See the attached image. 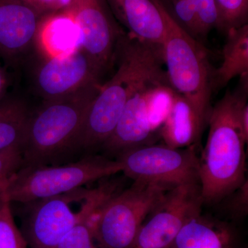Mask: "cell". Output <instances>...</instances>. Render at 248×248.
Here are the masks:
<instances>
[{"label":"cell","mask_w":248,"mask_h":248,"mask_svg":"<svg viewBox=\"0 0 248 248\" xmlns=\"http://www.w3.org/2000/svg\"><path fill=\"white\" fill-rule=\"evenodd\" d=\"M207 125L187 101L175 92L169 115L160 130V138L171 148H198Z\"/></svg>","instance_id":"obj_16"},{"label":"cell","mask_w":248,"mask_h":248,"mask_svg":"<svg viewBox=\"0 0 248 248\" xmlns=\"http://www.w3.org/2000/svg\"><path fill=\"white\" fill-rule=\"evenodd\" d=\"M44 16L23 0H0V60L17 70L39 52Z\"/></svg>","instance_id":"obj_12"},{"label":"cell","mask_w":248,"mask_h":248,"mask_svg":"<svg viewBox=\"0 0 248 248\" xmlns=\"http://www.w3.org/2000/svg\"><path fill=\"white\" fill-rule=\"evenodd\" d=\"M97 213L73 227L56 248H97L93 232L94 218Z\"/></svg>","instance_id":"obj_22"},{"label":"cell","mask_w":248,"mask_h":248,"mask_svg":"<svg viewBox=\"0 0 248 248\" xmlns=\"http://www.w3.org/2000/svg\"><path fill=\"white\" fill-rule=\"evenodd\" d=\"M174 21L192 37L198 40L195 0H160Z\"/></svg>","instance_id":"obj_20"},{"label":"cell","mask_w":248,"mask_h":248,"mask_svg":"<svg viewBox=\"0 0 248 248\" xmlns=\"http://www.w3.org/2000/svg\"><path fill=\"white\" fill-rule=\"evenodd\" d=\"M223 212L235 223L244 219L248 214V179L239 187L222 199Z\"/></svg>","instance_id":"obj_24"},{"label":"cell","mask_w":248,"mask_h":248,"mask_svg":"<svg viewBox=\"0 0 248 248\" xmlns=\"http://www.w3.org/2000/svg\"><path fill=\"white\" fill-rule=\"evenodd\" d=\"M36 59L31 75L34 94L43 101L66 97L91 86L102 85L104 73L82 49Z\"/></svg>","instance_id":"obj_9"},{"label":"cell","mask_w":248,"mask_h":248,"mask_svg":"<svg viewBox=\"0 0 248 248\" xmlns=\"http://www.w3.org/2000/svg\"><path fill=\"white\" fill-rule=\"evenodd\" d=\"M0 248H28L22 232L16 226L11 203L7 202L0 213Z\"/></svg>","instance_id":"obj_21"},{"label":"cell","mask_w":248,"mask_h":248,"mask_svg":"<svg viewBox=\"0 0 248 248\" xmlns=\"http://www.w3.org/2000/svg\"><path fill=\"white\" fill-rule=\"evenodd\" d=\"M102 85L43 101L38 110L31 112L21 145L22 167L46 166L76 149L87 111Z\"/></svg>","instance_id":"obj_3"},{"label":"cell","mask_w":248,"mask_h":248,"mask_svg":"<svg viewBox=\"0 0 248 248\" xmlns=\"http://www.w3.org/2000/svg\"><path fill=\"white\" fill-rule=\"evenodd\" d=\"M117 71L91 102L76 149L91 151L103 146L118 124L134 90L151 75L164 69L162 48L124 32L116 46Z\"/></svg>","instance_id":"obj_2"},{"label":"cell","mask_w":248,"mask_h":248,"mask_svg":"<svg viewBox=\"0 0 248 248\" xmlns=\"http://www.w3.org/2000/svg\"><path fill=\"white\" fill-rule=\"evenodd\" d=\"M9 178L10 177L0 179V200H3V194L9 183Z\"/></svg>","instance_id":"obj_28"},{"label":"cell","mask_w":248,"mask_h":248,"mask_svg":"<svg viewBox=\"0 0 248 248\" xmlns=\"http://www.w3.org/2000/svg\"><path fill=\"white\" fill-rule=\"evenodd\" d=\"M168 248H246L233 222L203 215L192 217Z\"/></svg>","instance_id":"obj_15"},{"label":"cell","mask_w":248,"mask_h":248,"mask_svg":"<svg viewBox=\"0 0 248 248\" xmlns=\"http://www.w3.org/2000/svg\"><path fill=\"white\" fill-rule=\"evenodd\" d=\"M122 172L134 182L174 187L200 184V156L195 146L174 148L166 144L132 148L117 155Z\"/></svg>","instance_id":"obj_8"},{"label":"cell","mask_w":248,"mask_h":248,"mask_svg":"<svg viewBox=\"0 0 248 248\" xmlns=\"http://www.w3.org/2000/svg\"><path fill=\"white\" fill-rule=\"evenodd\" d=\"M37 11L49 16L62 13H69L76 0H23Z\"/></svg>","instance_id":"obj_26"},{"label":"cell","mask_w":248,"mask_h":248,"mask_svg":"<svg viewBox=\"0 0 248 248\" xmlns=\"http://www.w3.org/2000/svg\"><path fill=\"white\" fill-rule=\"evenodd\" d=\"M219 26L218 30L226 35L232 29L248 24V0H216Z\"/></svg>","instance_id":"obj_19"},{"label":"cell","mask_w":248,"mask_h":248,"mask_svg":"<svg viewBox=\"0 0 248 248\" xmlns=\"http://www.w3.org/2000/svg\"><path fill=\"white\" fill-rule=\"evenodd\" d=\"M31 112L24 99L10 94L0 99V152L22 145Z\"/></svg>","instance_id":"obj_18"},{"label":"cell","mask_w":248,"mask_h":248,"mask_svg":"<svg viewBox=\"0 0 248 248\" xmlns=\"http://www.w3.org/2000/svg\"><path fill=\"white\" fill-rule=\"evenodd\" d=\"M166 74L174 92L187 101L208 124L214 93L215 68L208 50L170 16L162 46Z\"/></svg>","instance_id":"obj_5"},{"label":"cell","mask_w":248,"mask_h":248,"mask_svg":"<svg viewBox=\"0 0 248 248\" xmlns=\"http://www.w3.org/2000/svg\"><path fill=\"white\" fill-rule=\"evenodd\" d=\"M226 35L223 61L214 71V92L224 88L236 77L248 74V24L231 29Z\"/></svg>","instance_id":"obj_17"},{"label":"cell","mask_w":248,"mask_h":248,"mask_svg":"<svg viewBox=\"0 0 248 248\" xmlns=\"http://www.w3.org/2000/svg\"><path fill=\"white\" fill-rule=\"evenodd\" d=\"M169 82L166 70L147 78L134 90L113 133L103 144L107 153L120 155L138 147L154 144L160 138L152 117L151 99L155 89Z\"/></svg>","instance_id":"obj_11"},{"label":"cell","mask_w":248,"mask_h":248,"mask_svg":"<svg viewBox=\"0 0 248 248\" xmlns=\"http://www.w3.org/2000/svg\"><path fill=\"white\" fill-rule=\"evenodd\" d=\"M116 20L129 35L162 46L169 13L160 0H107Z\"/></svg>","instance_id":"obj_14"},{"label":"cell","mask_w":248,"mask_h":248,"mask_svg":"<svg viewBox=\"0 0 248 248\" xmlns=\"http://www.w3.org/2000/svg\"><path fill=\"white\" fill-rule=\"evenodd\" d=\"M69 14L79 31V48L105 73L115 63L116 46L124 33L107 0H76Z\"/></svg>","instance_id":"obj_13"},{"label":"cell","mask_w":248,"mask_h":248,"mask_svg":"<svg viewBox=\"0 0 248 248\" xmlns=\"http://www.w3.org/2000/svg\"><path fill=\"white\" fill-rule=\"evenodd\" d=\"M195 6L198 40L203 45L210 31L218 30L219 14L216 0H195Z\"/></svg>","instance_id":"obj_23"},{"label":"cell","mask_w":248,"mask_h":248,"mask_svg":"<svg viewBox=\"0 0 248 248\" xmlns=\"http://www.w3.org/2000/svg\"><path fill=\"white\" fill-rule=\"evenodd\" d=\"M5 201L0 200V213H1V209H2L3 205H4Z\"/></svg>","instance_id":"obj_29"},{"label":"cell","mask_w":248,"mask_h":248,"mask_svg":"<svg viewBox=\"0 0 248 248\" xmlns=\"http://www.w3.org/2000/svg\"><path fill=\"white\" fill-rule=\"evenodd\" d=\"M120 191L118 184L112 181L26 204L22 233L28 247L56 248L73 227L97 213Z\"/></svg>","instance_id":"obj_4"},{"label":"cell","mask_w":248,"mask_h":248,"mask_svg":"<svg viewBox=\"0 0 248 248\" xmlns=\"http://www.w3.org/2000/svg\"><path fill=\"white\" fill-rule=\"evenodd\" d=\"M169 189L134 182L112 196L94 216L93 232L97 248H134L143 222Z\"/></svg>","instance_id":"obj_7"},{"label":"cell","mask_w":248,"mask_h":248,"mask_svg":"<svg viewBox=\"0 0 248 248\" xmlns=\"http://www.w3.org/2000/svg\"><path fill=\"white\" fill-rule=\"evenodd\" d=\"M22 166L20 147L0 152V179L9 177Z\"/></svg>","instance_id":"obj_25"},{"label":"cell","mask_w":248,"mask_h":248,"mask_svg":"<svg viewBox=\"0 0 248 248\" xmlns=\"http://www.w3.org/2000/svg\"><path fill=\"white\" fill-rule=\"evenodd\" d=\"M240 78L236 89L227 90L209 117L208 140L200 157L204 203H218L247 179L245 146L248 136L241 118L248 105V74Z\"/></svg>","instance_id":"obj_1"},{"label":"cell","mask_w":248,"mask_h":248,"mask_svg":"<svg viewBox=\"0 0 248 248\" xmlns=\"http://www.w3.org/2000/svg\"><path fill=\"white\" fill-rule=\"evenodd\" d=\"M200 184H186L166 191L143 222L134 248H168L192 217L202 213Z\"/></svg>","instance_id":"obj_10"},{"label":"cell","mask_w":248,"mask_h":248,"mask_svg":"<svg viewBox=\"0 0 248 248\" xmlns=\"http://www.w3.org/2000/svg\"><path fill=\"white\" fill-rule=\"evenodd\" d=\"M8 77L4 67L0 65V99L4 96V93L7 88Z\"/></svg>","instance_id":"obj_27"},{"label":"cell","mask_w":248,"mask_h":248,"mask_svg":"<svg viewBox=\"0 0 248 248\" xmlns=\"http://www.w3.org/2000/svg\"><path fill=\"white\" fill-rule=\"evenodd\" d=\"M120 161L88 156L58 166H26L9 178L3 200L27 204L66 193L122 172Z\"/></svg>","instance_id":"obj_6"}]
</instances>
